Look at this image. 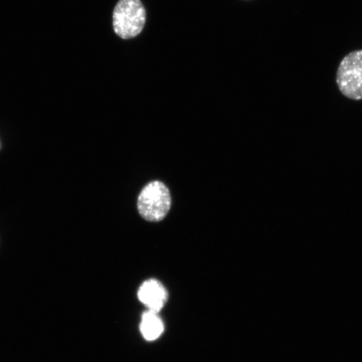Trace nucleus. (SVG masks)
<instances>
[{
  "label": "nucleus",
  "mask_w": 362,
  "mask_h": 362,
  "mask_svg": "<svg viewBox=\"0 0 362 362\" xmlns=\"http://www.w3.org/2000/svg\"><path fill=\"white\" fill-rule=\"evenodd\" d=\"M146 10L141 0H119L112 13V26L124 40L137 37L146 23Z\"/></svg>",
  "instance_id": "nucleus-1"
},
{
  "label": "nucleus",
  "mask_w": 362,
  "mask_h": 362,
  "mask_svg": "<svg viewBox=\"0 0 362 362\" xmlns=\"http://www.w3.org/2000/svg\"><path fill=\"white\" fill-rule=\"evenodd\" d=\"M171 206L169 189L160 181H153L143 189L138 199V210L144 219L160 221L168 214Z\"/></svg>",
  "instance_id": "nucleus-2"
},
{
  "label": "nucleus",
  "mask_w": 362,
  "mask_h": 362,
  "mask_svg": "<svg viewBox=\"0 0 362 362\" xmlns=\"http://www.w3.org/2000/svg\"><path fill=\"white\" fill-rule=\"evenodd\" d=\"M337 83L344 96L362 100V49L352 52L339 63Z\"/></svg>",
  "instance_id": "nucleus-3"
},
{
  "label": "nucleus",
  "mask_w": 362,
  "mask_h": 362,
  "mask_svg": "<svg viewBox=\"0 0 362 362\" xmlns=\"http://www.w3.org/2000/svg\"><path fill=\"white\" fill-rule=\"evenodd\" d=\"M138 296L148 310L158 313L168 300V292L160 281L149 279L139 288Z\"/></svg>",
  "instance_id": "nucleus-4"
},
{
  "label": "nucleus",
  "mask_w": 362,
  "mask_h": 362,
  "mask_svg": "<svg viewBox=\"0 0 362 362\" xmlns=\"http://www.w3.org/2000/svg\"><path fill=\"white\" fill-rule=\"evenodd\" d=\"M140 330L144 339L152 341L161 336L164 332V325L156 312L148 310L142 315Z\"/></svg>",
  "instance_id": "nucleus-5"
}]
</instances>
